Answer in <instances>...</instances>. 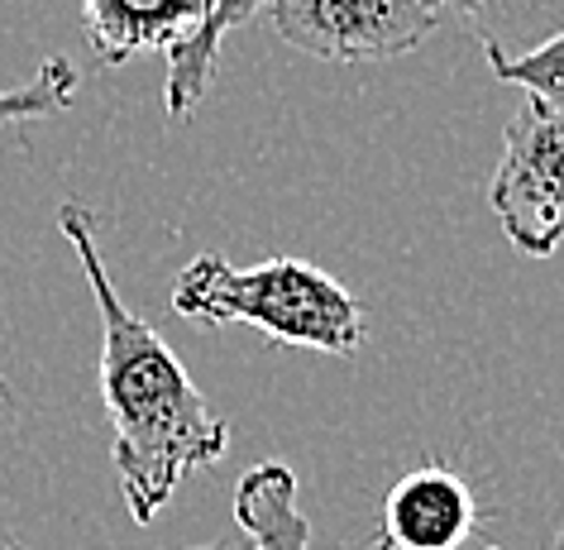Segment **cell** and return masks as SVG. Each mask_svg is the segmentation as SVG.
Wrapping results in <instances>:
<instances>
[{
  "label": "cell",
  "mask_w": 564,
  "mask_h": 550,
  "mask_svg": "<svg viewBox=\"0 0 564 550\" xmlns=\"http://www.w3.org/2000/svg\"><path fill=\"white\" fill-rule=\"evenodd\" d=\"M488 550H498V546H488ZM560 550H564V527H560Z\"/></svg>",
  "instance_id": "cell-14"
},
{
  "label": "cell",
  "mask_w": 564,
  "mask_h": 550,
  "mask_svg": "<svg viewBox=\"0 0 564 550\" xmlns=\"http://www.w3.org/2000/svg\"><path fill=\"white\" fill-rule=\"evenodd\" d=\"M502 82H512V87L531 91V101H541L550 110H564V34H555L550 44H541L535 53L517 63H502L492 67Z\"/></svg>",
  "instance_id": "cell-11"
},
{
  "label": "cell",
  "mask_w": 564,
  "mask_h": 550,
  "mask_svg": "<svg viewBox=\"0 0 564 550\" xmlns=\"http://www.w3.org/2000/svg\"><path fill=\"white\" fill-rule=\"evenodd\" d=\"M449 0H268L263 20L282 44L326 63H383L441 30Z\"/></svg>",
  "instance_id": "cell-3"
},
{
  "label": "cell",
  "mask_w": 564,
  "mask_h": 550,
  "mask_svg": "<svg viewBox=\"0 0 564 550\" xmlns=\"http://www.w3.org/2000/svg\"><path fill=\"white\" fill-rule=\"evenodd\" d=\"M263 10H268V0H210V15H206L202 30H196L187 44H177L167 53V82H163L167 116L173 120L192 116L196 101H202L206 87H210V77H216L225 34L239 30V24H249L253 15H263Z\"/></svg>",
  "instance_id": "cell-9"
},
{
  "label": "cell",
  "mask_w": 564,
  "mask_h": 550,
  "mask_svg": "<svg viewBox=\"0 0 564 550\" xmlns=\"http://www.w3.org/2000/svg\"><path fill=\"white\" fill-rule=\"evenodd\" d=\"M235 521L249 536V550H312V521L297 507V474L268 460L239 478Z\"/></svg>",
  "instance_id": "cell-7"
},
{
  "label": "cell",
  "mask_w": 564,
  "mask_h": 550,
  "mask_svg": "<svg viewBox=\"0 0 564 550\" xmlns=\"http://www.w3.org/2000/svg\"><path fill=\"white\" fill-rule=\"evenodd\" d=\"M91 53L106 67L130 63L134 53H173L202 30L210 0H77Z\"/></svg>",
  "instance_id": "cell-6"
},
{
  "label": "cell",
  "mask_w": 564,
  "mask_h": 550,
  "mask_svg": "<svg viewBox=\"0 0 564 550\" xmlns=\"http://www.w3.org/2000/svg\"><path fill=\"white\" fill-rule=\"evenodd\" d=\"M73 96H77V67L67 58H48L30 87H20V91L0 87V125L48 120V116H58V110L73 106Z\"/></svg>",
  "instance_id": "cell-10"
},
{
  "label": "cell",
  "mask_w": 564,
  "mask_h": 550,
  "mask_svg": "<svg viewBox=\"0 0 564 550\" xmlns=\"http://www.w3.org/2000/svg\"><path fill=\"white\" fill-rule=\"evenodd\" d=\"M58 230L77 249L96 312H101V398L110 417V464H116L130 517L153 521L182 478L225 460L230 427L202 398V388L192 384V374L182 369L163 335L120 302L101 249H96L91 211L63 202Z\"/></svg>",
  "instance_id": "cell-1"
},
{
  "label": "cell",
  "mask_w": 564,
  "mask_h": 550,
  "mask_svg": "<svg viewBox=\"0 0 564 550\" xmlns=\"http://www.w3.org/2000/svg\"><path fill=\"white\" fill-rule=\"evenodd\" d=\"M0 550H34V546H24L15 536L0 531ZM192 550H249V541H216V546H192Z\"/></svg>",
  "instance_id": "cell-12"
},
{
  "label": "cell",
  "mask_w": 564,
  "mask_h": 550,
  "mask_svg": "<svg viewBox=\"0 0 564 550\" xmlns=\"http://www.w3.org/2000/svg\"><path fill=\"white\" fill-rule=\"evenodd\" d=\"M488 202L527 259H550L564 245V110L541 101L517 110L502 134Z\"/></svg>",
  "instance_id": "cell-4"
},
{
  "label": "cell",
  "mask_w": 564,
  "mask_h": 550,
  "mask_svg": "<svg viewBox=\"0 0 564 550\" xmlns=\"http://www.w3.org/2000/svg\"><path fill=\"white\" fill-rule=\"evenodd\" d=\"M469 34L484 44L488 63H517L564 34V0H449Z\"/></svg>",
  "instance_id": "cell-8"
},
{
  "label": "cell",
  "mask_w": 564,
  "mask_h": 550,
  "mask_svg": "<svg viewBox=\"0 0 564 550\" xmlns=\"http://www.w3.org/2000/svg\"><path fill=\"white\" fill-rule=\"evenodd\" d=\"M10 402H15V388H10L6 378H0V407H10Z\"/></svg>",
  "instance_id": "cell-13"
},
{
  "label": "cell",
  "mask_w": 564,
  "mask_h": 550,
  "mask_svg": "<svg viewBox=\"0 0 564 550\" xmlns=\"http://www.w3.org/2000/svg\"><path fill=\"white\" fill-rule=\"evenodd\" d=\"M173 312L196 326H245L278 345L355 355L364 345V306L340 278L306 259H263L235 268L220 254H196L173 283Z\"/></svg>",
  "instance_id": "cell-2"
},
{
  "label": "cell",
  "mask_w": 564,
  "mask_h": 550,
  "mask_svg": "<svg viewBox=\"0 0 564 550\" xmlns=\"http://www.w3.org/2000/svg\"><path fill=\"white\" fill-rule=\"evenodd\" d=\"M478 531L469 478L449 464H416L383 498V527L369 550H459Z\"/></svg>",
  "instance_id": "cell-5"
}]
</instances>
